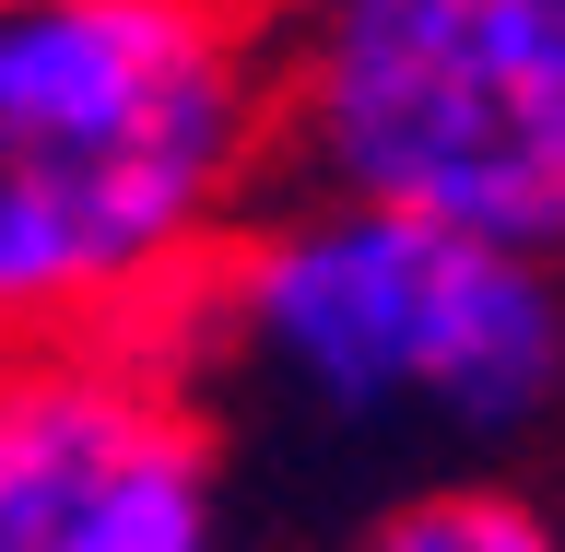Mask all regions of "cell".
Instances as JSON below:
<instances>
[{"label":"cell","instance_id":"cell-1","mask_svg":"<svg viewBox=\"0 0 565 552\" xmlns=\"http://www.w3.org/2000/svg\"><path fill=\"white\" fill-rule=\"evenodd\" d=\"M282 188V47L224 0H0V353L189 329Z\"/></svg>","mask_w":565,"mask_h":552},{"label":"cell","instance_id":"cell-2","mask_svg":"<svg viewBox=\"0 0 565 552\" xmlns=\"http://www.w3.org/2000/svg\"><path fill=\"white\" fill-rule=\"evenodd\" d=\"M224 412L307 435H413L459 470L565 447V259L342 188H282L189 306Z\"/></svg>","mask_w":565,"mask_h":552},{"label":"cell","instance_id":"cell-3","mask_svg":"<svg viewBox=\"0 0 565 552\" xmlns=\"http://www.w3.org/2000/svg\"><path fill=\"white\" fill-rule=\"evenodd\" d=\"M295 188L565 259V0H342L282 47Z\"/></svg>","mask_w":565,"mask_h":552},{"label":"cell","instance_id":"cell-4","mask_svg":"<svg viewBox=\"0 0 565 552\" xmlns=\"http://www.w3.org/2000/svg\"><path fill=\"white\" fill-rule=\"evenodd\" d=\"M0 552H247L236 412L177 329L0 353Z\"/></svg>","mask_w":565,"mask_h":552},{"label":"cell","instance_id":"cell-5","mask_svg":"<svg viewBox=\"0 0 565 552\" xmlns=\"http://www.w3.org/2000/svg\"><path fill=\"white\" fill-rule=\"evenodd\" d=\"M318 552H565V506L519 470H436L342 518Z\"/></svg>","mask_w":565,"mask_h":552},{"label":"cell","instance_id":"cell-6","mask_svg":"<svg viewBox=\"0 0 565 552\" xmlns=\"http://www.w3.org/2000/svg\"><path fill=\"white\" fill-rule=\"evenodd\" d=\"M224 12H236V24H259L271 47H295V35H318L330 12H342V0H224Z\"/></svg>","mask_w":565,"mask_h":552}]
</instances>
